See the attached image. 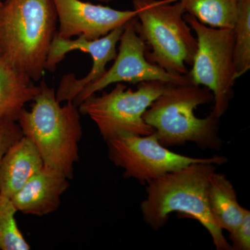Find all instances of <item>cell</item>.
I'll return each mask as SVG.
<instances>
[{
  "mask_svg": "<svg viewBox=\"0 0 250 250\" xmlns=\"http://www.w3.org/2000/svg\"><path fill=\"white\" fill-rule=\"evenodd\" d=\"M215 164L196 163L148 183L147 197L141 202L143 220L154 230L165 226L169 215L179 212L207 229L217 250H232L209 210L208 187Z\"/></svg>",
  "mask_w": 250,
  "mask_h": 250,
  "instance_id": "cell-1",
  "label": "cell"
},
{
  "mask_svg": "<svg viewBox=\"0 0 250 250\" xmlns=\"http://www.w3.org/2000/svg\"><path fill=\"white\" fill-rule=\"evenodd\" d=\"M57 20L52 0H4L0 6V57L40 82Z\"/></svg>",
  "mask_w": 250,
  "mask_h": 250,
  "instance_id": "cell-2",
  "label": "cell"
},
{
  "mask_svg": "<svg viewBox=\"0 0 250 250\" xmlns=\"http://www.w3.org/2000/svg\"><path fill=\"white\" fill-rule=\"evenodd\" d=\"M31 110L24 108L18 118L23 136L30 140L46 166L74 177L83 131L78 106L72 101L61 105L53 88L42 78Z\"/></svg>",
  "mask_w": 250,
  "mask_h": 250,
  "instance_id": "cell-3",
  "label": "cell"
},
{
  "mask_svg": "<svg viewBox=\"0 0 250 250\" xmlns=\"http://www.w3.org/2000/svg\"><path fill=\"white\" fill-rule=\"evenodd\" d=\"M212 102L213 94L206 87L170 83L144 112L143 121L164 147L192 142L202 149L219 150L223 146L218 136L220 118L213 111L204 118L194 113L200 105Z\"/></svg>",
  "mask_w": 250,
  "mask_h": 250,
  "instance_id": "cell-4",
  "label": "cell"
},
{
  "mask_svg": "<svg viewBox=\"0 0 250 250\" xmlns=\"http://www.w3.org/2000/svg\"><path fill=\"white\" fill-rule=\"evenodd\" d=\"M137 11V30L146 42L148 62L175 75L188 73L197 49V41L184 20L178 0H132Z\"/></svg>",
  "mask_w": 250,
  "mask_h": 250,
  "instance_id": "cell-5",
  "label": "cell"
},
{
  "mask_svg": "<svg viewBox=\"0 0 250 250\" xmlns=\"http://www.w3.org/2000/svg\"><path fill=\"white\" fill-rule=\"evenodd\" d=\"M168 84L161 81L143 82L134 90L117 83L111 91L85 99L79 110L95 123L105 142L125 134L147 136L154 130L143 121V113Z\"/></svg>",
  "mask_w": 250,
  "mask_h": 250,
  "instance_id": "cell-6",
  "label": "cell"
},
{
  "mask_svg": "<svg viewBox=\"0 0 250 250\" xmlns=\"http://www.w3.org/2000/svg\"><path fill=\"white\" fill-rule=\"evenodd\" d=\"M184 18L195 31L197 41L196 54L188 76L192 84L203 85L211 92L214 103L212 111L221 118L228 111L237 80L233 29L208 27L188 14H184Z\"/></svg>",
  "mask_w": 250,
  "mask_h": 250,
  "instance_id": "cell-7",
  "label": "cell"
},
{
  "mask_svg": "<svg viewBox=\"0 0 250 250\" xmlns=\"http://www.w3.org/2000/svg\"><path fill=\"white\" fill-rule=\"evenodd\" d=\"M106 143L110 161L124 170V177L136 179L143 184L190 164L223 165L228 161L223 156L202 159L172 152L161 144L154 131L147 136L123 134Z\"/></svg>",
  "mask_w": 250,
  "mask_h": 250,
  "instance_id": "cell-8",
  "label": "cell"
},
{
  "mask_svg": "<svg viewBox=\"0 0 250 250\" xmlns=\"http://www.w3.org/2000/svg\"><path fill=\"white\" fill-rule=\"evenodd\" d=\"M137 21L136 17L125 24L114 63L103 76L85 86L78 94L73 101L77 106L85 99L113 83L126 82L139 84L141 82L150 81H161L174 85L191 83L188 74H171L148 62L146 57L147 45L137 30Z\"/></svg>",
  "mask_w": 250,
  "mask_h": 250,
  "instance_id": "cell-9",
  "label": "cell"
},
{
  "mask_svg": "<svg viewBox=\"0 0 250 250\" xmlns=\"http://www.w3.org/2000/svg\"><path fill=\"white\" fill-rule=\"evenodd\" d=\"M125 27V24L116 28L107 35L92 41L82 37L64 39L55 34L49 48L45 70L54 72L66 54L75 50L88 53L93 59L91 70L83 78L77 79L74 74H67L62 76L58 89L55 91L56 98L59 103L73 102L85 86L103 76L106 72V65L108 62L116 59L117 45Z\"/></svg>",
  "mask_w": 250,
  "mask_h": 250,
  "instance_id": "cell-10",
  "label": "cell"
},
{
  "mask_svg": "<svg viewBox=\"0 0 250 250\" xmlns=\"http://www.w3.org/2000/svg\"><path fill=\"white\" fill-rule=\"evenodd\" d=\"M59 22L56 34L96 40L137 17L135 9L121 11L82 0H52Z\"/></svg>",
  "mask_w": 250,
  "mask_h": 250,
  "instance_id": "cell-11",
  "label": "cell"
},
{
  "mask_svg": "<svg viewBox=\"0 0 250 250\" xmlns=\"http://www.w3.org/2000/svg\"><path fill=\"white\" fill-rule=\"evenodd\" d=\"M69 187L70 179L63 172L44 165L11 199L18 211L44 216L58 209Z\"/></svg>",
  "mask_w": 250,
  "mask_h": 250,
  "instance_id": "cell-12",
  "label": "cell"
},
{
  "mask_svg": "<svg viewBox=\"0 0 250 250\" xmlns=\"http://www.w3.org/2000/svg\"><path fill=\"white\" fill-rule=\"evenodd\" d=\"M44 165L34 143L23 136L9 147L1 161L0 195L11 198Z\"/></svg>",
  "mask_w": 250,
  "mask_h": 250,
  "instance_id": "cell-13",
  "label": "cell"
},
{
  "mask_svg": "<svg viewBox=\"0 0 250 250\" xmlns=\"http://www.w3.org/2000/svg\"><path fill=\"white\" fill-rule=\"evenodd\" d=\"M39 90V85L0 57V121H18L21 111Z\"/></svg>",
  "mask_w": 250,
  "mask_h": 250,
  "instance_id": "cell-14",
  "label": "cell"
},
{
  "mask_svg": "<svg viewBox=\"0 0 250 250\" xmlns=\"http://www.w3.org/2000/svg\"><path fill=\"white\" fill-rule=\"evenodd\" d=\"M208 207L215 223L229 233L239 225L246 208L239 205L232 184L225 174L213 172L208 187Z\"/></svg>",
  "mask_w": 250,
  "mask_h": 250,
  "instance_id": "cell-15",
  "label": "cell"
},
{
  "mask_svg": "<svg viewBox=\"0 0 250 250\" xmlns=\"http://www.w3.org/2000/svg\"><path fill=\"white\" fill-rule=\"evenodd\" d=\"M186 14L213 28L233 29L238 15L239 0H178Z\"/></svg>",
  "mask_w": 250,
  "mask_h": 250,
  "instance_id": "cell-16",
  "label": "cell"
},
{
  "mask_svg": "<svg viewBox=\"0 0 250 250\" xmlns=\"http://www.w3.org/2000/svg\"><path fill=\"white\" fill-rule=\"evenodd\" d=\"M234 34L233 64L236 80L250 69V0H239Z\"/></svg>",
  "mask_w": 250,
  "mask_h": 250,
  "instance_id": "cell-17",
  "label": "cell"
},
{
  "mask_svg": "<svg viewBox=\"0 0 250 250\" xmlns=\"http://www.w3.org/2000/svg\"><path fill=\"white\" fill-rule=\"evenodd\" d=\"M18 210L12 200L0 195V250H29L28 244L16 220Z\"/></svg>",
  "mask_w": 250,
  "mask_h": 250,
  "instance_id": "cell-18",
  "label": "cell"
},
{
  "mask_svg": "<svg viewBox=\"0 0 250 250\" xmlns=\"http://www.w3.org/2000/svg\"><path fill=\"white\" fill-rule=\"evenodd\" d=\"M22 136V131L18 121L12 120L0 121V166L9 147Z\"/></svg>",
  "mask_w": 250,
  "mask_h": 250,
  "instance_id": "cell-19",
  "label": "cell"
},
{
  "mask_svg": "<svg viewBox=\"0 0 250 250\" xmlns=\"http://www.w3.org/2000/svg\"><path fill=\"white\" fill-rule=\"evenodd\" d=\"M232 250H250V211L247 210L241 223L229 233Z\"/></svg>",
  "mask_w": 250,
  "mask_h": 250,
  "instance_id": "cell-20",
  "label": "cell"
},
{
  "mask_svg": "<svg viewBox=\"0 0 250 250\" xmlns=\"http://www.w3.org/2000/svg\"><path fill=\"white\" fill-rule=\"evenodd\" d=\"M92 1H100V2L103 3H109L111 2V1H113V0H92Z\"/></svg>",
  "mask_w": 250,
  "mask_h": 250,
  "instance_id": "cell-21",
  "label": "cell"
},
{
  "mask_svg": "<svg viewBox=\"0 0 250 250\" xmlns=\"http://www.w3.org/2000/svg\"><path fill=\"white\" fill-rule=\"evenodd\" d=\"M3 1H4V0H0V6L2 4Z\"/></svg>",
  "mask_w": 250,
  "mask_h": 250,
  "instance_id": "cell-22",
  "label": "cell"
}]
</instances>
